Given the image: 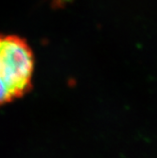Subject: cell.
<instances>
[{
  "label": "cell",
  "mask_w": 157,
  "mask_h": 158,
  "mask_svg": "<svg viewBox=\"0 0 157 158\" xmlns=\"http://www.w3.org/2000/svg\"><path fill=\"white\" fill-rule=\"evenodd\" d=\"M34 58L26 41L0 34V105L24 97L32 87Z\"/></svg>",
  "instance_id": "1"
},
{
  "label": "cell",
  "mask_w": 157,
  "mask_h": 158,
  "mask_svg": "<svg viewBox=\"0 0 157 158\" xmlns=\"http://www.w3.org/2000/svg\"><path fill=\"white\" fill-rule=\"evenodd\" d=\"M71 0H55V3L58 5V6H63L66 3H68Z\"/></svg>",
  "instance_id": "2"
}]
</instances>
